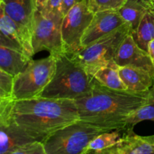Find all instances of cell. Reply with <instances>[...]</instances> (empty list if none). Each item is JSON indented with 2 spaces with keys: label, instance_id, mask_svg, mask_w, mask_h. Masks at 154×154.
I'll list each match as a JSON object with an SVG mask.
<instances>
[{
  "label": "cell",
  "instance_id": "24",
  "mask_svg": "<svg viewBox=\"0 0 154 154\" xmlns=\"http://www.w3.org/2000/svg\"><path fill=\"white\" fill-rule=\"evenodd\" d=\"M8 154H48L44 144L41 141H34L25 144Z\"/></svg>",
  "mask_w": 154,
  "mask_h": 154
},
{
  "label": "cell",
  "instance_id": "21",
  "mask_svg": "<svg viewBox=\"0 0 154 154\" xmlns=\"http://www.w3.org/2000/svg\"><path fill=\"white\" fill-rule=\"evenodd\" d=\"M125 130H114L100 134L90 143L85 154L89 151L103 150L114 145L122 138Z\"/></svg>",
  "mask_w": 154,
  "mask_h": 154
},
{
  "label": "cell",
  "instance_id": "7",
  "mask_svg": "<svg viewBox=\"0 0 154 154\" xmlns=\"http://www.w3.org/2000/svg\"><path fill=\"white\" fill-rule=\"evenodd\" d=\"M62 14H47L35 11L32 28L34 54L47 51L55 57L66 54L62 38Z\"/></svg>",
  "mask_w": 154,
  "mask_h": 154
},
{
  "label": "cell",
  "instance_id": "4",
  "mask_svg": "<svg viewBox=\"0 0 154 154\" xmlns=\"http://www.w3.org/2000/svg\"><path fill=\"white\" fill-rule=\"evenodd\" d=\"M103 132L78 120L51 134L43 144L48 154H85L90 143Z\"/></svg>",
  "mask_w": 154,
  "mask_h": 154
},
{
  "label": "cell",
  "instance_id": "28",
  "mask_svg": "<svg viewBox=\"0 0 154 154\" xmlns=\"http://www.w3.org/2000/svg\"><path fill=\"white\" fill-rule=\"evenodd\" d=\"M148 53L149 54H150V58H151L152 62H153L154 66V40L152 41V42L149 44Z\"/></svg>",
  "mask_w": 154,
  "mask_h": 154
},
{
  "label": "cell",
  "instance_id": "1",
  "mask_svg": "<svg viewBox=\"0 0 154 154\" xmlns=\"http://www.w3.org/2000/svg\"><path fill=\"white\" fill-rule=\"evenodd\" d=\"M148 91L113 90L96 81L90 93L75 100L80 120L105 132L125 130L128 117L145 103Z\"/></svg>",
  "mask_w": 154,
  "mask_h": 154
},
{
  "label": "cell",
  "instance_id": "13",
  "mask_svg": "<svg viewBox=\"0 0 154 154\" xmlns=\"http://www.w3.org/2000/svg\"><path fill=\"white\" fill-rule=\"evenodd\" d=\"M114 60L119 66L141 68L154 76V66L150 54L137 45L131 33H129L120 44Z\"/></svg>",
  "mask_w": 154,
  "mask_h": 154
},
{
  "label": "cell",
  "instance_id": "27",
  "mask_svg": "<svg viewBox=\"0 0 154 154\" xmlns=\"http://www.w3.org/2000/svg\"><path fill=\"white\" fill-rule=\"evenodd\" d=\"M48 0H34L35 7V10L41 11L45 5Z\"/></svg>",
  "mask_w": 154,
  "mask_h": 154
},
{
  "label": "cell",
  "instance_id": "6",
  "mask_svg": "<svg viewBox=\"0 0 154 154\" xmlns=\"http://www.w3.org/2000/svg\"><path fill=\"white\" fill-rule=\"evenodd\" d=\"M56 57L50 54L40 60H32L21 73L14 77V99L16 101L38 98L54 77Z\"/></svg>",
  "mask_w": 154,
  "mask_h": 154
},
{
  "label": "cell",
  "instance_id": "25",
  "mask_svg": "<svg viewBox=\"0 0 154 154\" xmlns=\"http://www.w3.org/2000/svg\"><path fill=\"white\" fill-rule=\"evenodd\" d=\"M62 2L63 0H48L40 11L47 14H62Z\"/></svg>",
  "mask_w": 154,
  "mask_h": 154
},
{
  "label": "cell",
  "instance_id": "10",
  "mask_svg": "<svg viewBox=\"0 0 154 154\" xmlns=\"http://www.w3.org/2000/svg\"><path fill=\"white\" fill-rule=\"evenodd\" d=\"M0 46L17 50L32 59V30L20 25L0 9Z\"/></svg>",
  "mask_w": 154,
  "mask_h": 154
},
{
  "label": "cell",
  "instance_id": "9",
  "mask_svg": "<svg viewBox=\"0 0 154 154\" xmlns=\"http://www.w3.org/2000/svg\"><path fill=\"white\" fill-rule=\"evenodd\" d=\"M14 99H0V154H8L36 141L15 121Z\"/></svg>",
  "mask_w": 154,
  "mask_h": 154
},
{
  "label": "cell",
  "instance_id": "17",
  "mask_svg": "<svg viewBox=\"0 0 154 154\" xmlns=\"http://www.w3.org/2000/svg\"><path fill=\"white\" fill-rule=\"evenodd\" d=\"M148 11H150V7L147 0H126L118 11L125 22L129 24L132 32L137 28Z\"/></svg>",
  "mask_w": 154,
  "mask_h": 154
},
{
  "label": "cell",
  "instance_id": "11",
  "mask_svg": "<svg viewBox=\"0 0 154 154\" xmlns=\"http://www.w3.org/2000/svg\"><path fill=\"white\" fill-rule=\"evenodd\" d=\"M126 23L118 11H105L95 13L81 38L82 48L88 46Z\"/></svg>",
  "mask_w": 154,
  "mask_h": 154
},
{
  "label": "cell",
  "instance_id": "8",
  "mask_svg": "<svg viewBox=\"0 0 154 154\" xmlns=\"http://www.w3.org/2000/svg\"><path fill=\"white\" fill-rule=\"evenodd\" d=\"M94 14L88 8L86 0L74 5L63 17L62 38L65 52L71 56L82 49L81 38Z\"/></svg>",
  "mask_w": 154,
  "mask_h": 154
},
{
  "label": "cell",
  "instance_id": "2",
  "mask_svg": "<svg viewBox=\"0 0 154 154\" xmlns=\"http://www.w3.org/2000/svg\"><path fill=\"white\" fill-rule=\"evenodd\" d=\"M13 116L21 128L42 143L54 132L80 120L75 100L43 97L15 101Z\"/></svg>",
  "mask_w": 154,
  "mask_h": 154
},
{
  "label": "cell",
  "instance_id": "23",
  "mask_svg": "<svg viewBox=\"0 0 154 154\" xmlns=\"http://www.w3.org/2000/svg\"><path fill=\"white\" fill-rule=\"evenodd\" d=\"M14 76L0 69V99H14Z\"/></svg>",
  "mask_w": 154,
  "mask_h": 154
},
{
  "label": "cell",
  "instance_id": "26",
  "mask_svg": "<svg viewBox=\"0 0 154 154\" xmlns=\"http://www.w3.org/2000/svg\"><path fill=\"white\" fill-rule=\"evenodd\" d=\"M81 1L82 0H63L61 5V13L63 16L64 17L74 5Z\"/></svg>",
  "mask_w": 154,
  "mask_h": 154
},
{
  "label": "cell",
  "instance_id": "5",
  "mask_svg": "<svg viewBox=\"0 0 154 154\" xmlns=\"http://www.w3.org/2000/svg\"><path fill=\"white\" fill-rule=\"evenodd\" d=\"M131 32L132 29L126 23L115 31L69 57L93 76L99 69L114 60L119 46L124 38Z\"/></svg>",
  "mask_w": 154,
  "mask_h": 154
},
{
  "label": "cell",
  "instance_id": "12",
  "mask_svg": "<svg viewBox=\"0 0 154 154\" xmlns=\"http://www.w3.org/2000/svg\"><path fill=\"white\" fill-rule=\"evenodd\" d=\"M86 154H154V135L141 136L134 133L133 129H126L114 145Z\"/></svg>",
  "mask_w": 154,
  "mask_h": 154
},
{
  "label": "cell",
  "instance_id": "20",
  "mask_svg": "<svg viewBox=\"0 0 154 154\" xmlns=\"http://www.w3.org/2000/svg\"><path fill=\"white\" fill-rule=\"evenodd\" d=\"M146 120L154 121V86L149 90L145 103L128 117L126 129H133L135 125Z\"/></svg>",
  "mask_w": 154,
  "mask_h": 154
},
{
  "label": "cell",
  "instance_id": "16",
  "mask_svg": "<svg viewBox=\"0 0 154 154\" xmlns=\"http://www.w3.org/2000/svg\"><path fill=\"white\" fill-rule=\"evenodd\" d=\"M32 60L20 51L0 46V69L13 76L24 71Z\"/></svg>",
  "mask_w": 154,
  "mask_h": 154
},
{
  "label": "cell",
  "instance_id": "19",
  "mask_svg": "<svg viewBox=\"0 0 154 154\" xmlns=\"http://www.w3.org/2000/svg\"><path fill=\"white\" fill-rule=\"evenodd\" d=\"M131 35L137 45L148 52L149 44L154 40V12L148 11Z\"/></svg>",
  "mask_w": 154,
  "mask_h": 154
},
{
  "label": "cell",
  "instance_id": "14",
  "mask_svg": "<svg viewBox=\"0 0 154 154\" xmlns=\"http://www.w3.org/2000/svg\"><path fill=\"white\" fill-rule=\"evenodd\" d=\"M119 74L129 91L144 93L154 86V76L145 69L134 66H119Z\"/></svg>",
  "mask_w": 154,
  "mask_h": 154
},
{
  "label": "cell",
  "instance_id": "22",
  "mask_svg": "<svg viewBox=\"0 0 154 154\" xmlns=\"http://www.w3.org/2000/svg\"><path fill=\"white\" fill-rule=\"evenodd\" d=\"M126 0H86L87 7L93 14L105 11H119Z\"/></svg>",
  "mask_w": 154,
  "mask_h": 154
},
{
  "label": "cell",
  "instance_id": "29",
  "mask_svg": "<svg viewBox=\"0 0 154 154\" xmlns=\"http://www.w3.org/2000/svg\"><path fill=\"white\" fill-rule=\"evenodd\" d=\"M147 2H148L150 10L154 12V0H147Z\"/></svg>",
  "mask_w": 154,
  "mask_h": 154
},
{
  "label": "cell",
  "instance_id": "15",
  "mask_svg": "<svg viewBox=\"0 0 154 154\" xmlns=\"http://www.w3.org/2000/svg\"><path fill=\"white\" fill-rule=\"evenodd\" d=\"M0 9L14 21L32 30L35 11L34 0H1Z\"/></svg>",
  "mask_w": 154,
  "mask_h": 154
},
{
  "label": "cell",
  "instance_id": "3",
  "mask_svg": "<svg viewBox=\"0 0 154 154\" xmlns=\"http://www.w3.org/2000/svg\"><path fill=\"white\" fill-rule=\"evenodd\" d=\"M56 60L54 77L39 97L76 100L91 91L96 83L93 75L66 54Z\"/></svg>",
  "mask_w": 154,
  "mask_h": 154
},
{
  "label": "cell",
  "instance_id": "18",
  "mask_svg": "<svg viewBox=\"0 0 154 154\" xmlns=\"http://www.w3.org/2000/svg\"><path fill=\"white\" fill-rule=\"evenodd\" d=\"M93 77L99 84L108 88L116 90H127L119 74V66L114 60L99 69Z\"/></svg>",
  "mask_w": 154,
  "mask_h": 154
}]
</instances>
